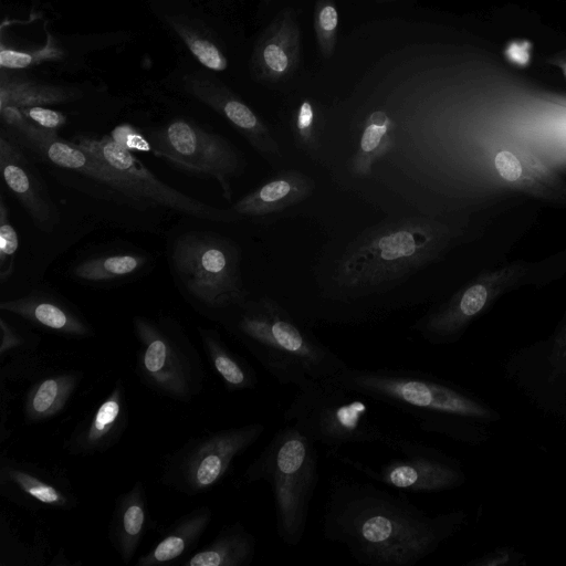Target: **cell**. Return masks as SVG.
<instances>
[{"instance_id": "5", "label": "cell", "mask_w": 566, "mask_h": 566, "mask_svg": "<svg viewBox=\"0 0 566 566\" xmlns=\"http://www.w3.org/2000/svg\"><path fill=\"white\" fill-rule=\"evenodd\" d=\"M318 479L315 443L286 423L274 433L242 474L244 484L259 481L270 484L276 534L290 546H296L303 539Z\"/></svg>"}, {"instance_id": "12", "label": "cell", "mask_w": 566, "mask_h": 566, "mask_svg": "<svg viewBox=\"0 0 566 566\" xmlns=\"http://www.w3.org/2000/svg\"><path fill=\"white\" fill-rule=\"evenodd\" d=\"M504 369L537 410L547 417L566 419V321L552 338L512 354Z\"/></svg>"}, {"instance_id": "24", "label": "cell", "mask_w": 566, "mask_h": 566, "mask_svg": "<svg viewBox=\"0 0 566 566\" xmlns=\"http://www.w3.org/2000/svg\"><path fill=\"white\" fill-rule=\"evenodd\" d=\"M35 154L44 157L55 166L73 170L108 186L134 201L142 200L133 187L119 174L80 148L73 142L63 140L57 136L43 144Z\"/></svg>"}, {"instance_id": "42", "label": "cell", "mask_w": 566, "mask_h": 566, "mask_svg": "<svg viewBox=\"0 0 566 566\" xmlns=\"http://www.w3.org/2000/svg\"><path fill=\"white\" fill-rule=\"evenodd\" d=\"M506 55L514 64L525 66L531 60V45L525 41L512 42L506 49Z\"/></svg>"}, {"instance_id": "9", "label": "cell", "mask_w": 566, "mask_h": 566, "mask_svg": "<svg viewBox=\"0 0 566 566\" xmlns=\"http://www.w3.org/2000/svg\"><path fill=\"white\" fill-rule=\"evenodd\" d=\"M264 431V423L250 422L193 437L165 458L159 481L187 496L205 493L223 480L234 459Z\"/></svg>"}, {"instance_id": "21", "label": "cell", "mask_w": 566, "mask_h": 566, "mask_svg": "<svg viewBox=\"0 0 566 566\" xmlns=\"http://www.w3.org/2000/svg\"><path fill=\"white\" fill-rule=\"evenodd\" d=\"M148 507L144 482L136 481L120 494L108 525V539L123 564L135 556L147 528Z\"/></svg>"}, {"instance_id": "6", "label": "cell", "mask_w": 566, "mask_h": 566, "mask_svg": "<svg viewBox=\"0 0 566 566\" xmlns=\"http://www.w3.org/2000/svg\"><path fill=\"white\" fill-rule=\"evenodd\" d=\"M283 421L314 443L336 451L347 444L389 446L395 434L371 417L367 399L334 378H310L296 387Z\"/></svg>"}, {"instance_id": "27", "label": "cell", "mask_w": 566, "mask_h": 566, "mask_svg": "<svg viewBox=\"0 0 566 566\" xmlns=\"http://www.w3.org/2000/svg\"><path fill=\"white\" fill-rule=\"evenodd\" d=\"M198 333L206 356L227 391L235 392L255 388L258 376L254 368L227 346L218 331L198 327Z\"/></svg>"}, {"instance_id": "29", "label": "cell", "mask_w": 566, "mask_h": 566, "mask_svg": "<svg viewBox=\"0 0 566 566\" xmlns=\"http://www.w3.org/2000/svg\"><path fill=\"white\" fill-rule=\"evenodd\" d=\"M167 21L200 64L218 72L228 67L223 51L203 27L198 25L193 20L178 15L168 17Z\"/></svg>"}, {"instance_id": "11", "label": "cell", "mask_w": 566, "mask_h": 566, "mask_svg": "<svg viewBox=\"0 0 566 566\" xmlns=\"http://www.w3.org/2000/svg\"><path fill=\"white\" fill-rule=\"evenodd\" d=\"M151 150L170 164L213 177L230 201V180L243 169V157L237 147L219 134L210 133L197 124L176 118L151 132Z\"/></svg>"}, {"instance_id": "26", "label": "cell", "mask_w": 566, "mask_h": 566, "mask_svg": "<svg viewBox=\"0 0 566 566\" xmlns=\"http://www.w3.org/2000/svg\"><path fill=\"white\" fill-rule=\"evenodd\" d=\"M83 96L77 87L41 83L1 69L0 109L7 106L25 108L74 102Z\"/></svg>"}, {"instance_id": "8", "label": "cell", "mask_w": 566, "mask_h": 566, "mask_svg": "<svg viewBox=\"0 0 566 566\" xmlns=\"http://www.w3.org/2000/svg\"><path fill=\"white\" fill-rule=\"evenodd\" d=\"M171 258L188 294L203 306L228 310L248 300L240 250L231 240L214 233L187 232L176 240Z\"/></svg>"}, {"instance_id": "15", "label": "cell", "mask_w": 566, "mask_h": 566, "mask_svg": "<svg viewBox=\"0 0 566 566\" xmlns=\"http://www.w3.org/2000/svg\"><path fill=\"white\" fill-rule=\"evenodd\" d=\"M182 82L191 96L224 117L265 160L282 159V149L271 129L227 86L201 74H187Z\"/></svg>"}, {"instance_id": "18", "label": "cell", "mask_w": 566, "mask_h": 566, "mask_svg": "<svg viewBox=\"0 0 566 566\" xmlns=\"http://www.w3.org/2000/svg\"><path fill=\"white\" fill-rule=\"evenodd\" d=\"M294 12L282 11L258 40L251 59L253 76L263 82H280L297 67L301 36Z\"/></svg>"}, {"instance_id": "1", "label": "cell", "mask_w": 566, "mask_h": 566, "mask_svg": "<svg viewBox=\"0 0 566 566\" xmlns=\"http://www.w3.org/2000/svg\"><path fill=\"white\" fill-rule=\"evenodd\" d=\"M458 509L430 514L406 496L370 482L333 479L322 534L368 566H416L468 524Z\"/></svg>"}, {"instance_id": "44", "label": "cell", "mask_w": 566, "mask_h": 566, "mask_svg": "<svg viewBox=\"0 0 566 566\" xmlns=\"http://www.w3.org/2000/svg\"><path fill=\"white\" fill-rule=\"evenodd\" d=\"M266 1H272V0H266Z\"/></svg>"}, {"instance_id": "36", "label": "cell", "mask_w": 566, "mask_h": 566, "mask_svg": "<svg viewBox=\"0 0 566 566\" xmlns=\"http://www.w3.org/2000/svg\"><path fill=\"white\" fill-rule=\"evenodd\" d=\"M0 329L1 359L15 354L35 353L39 347L40 338L36 335L23 332L3 316L0 317Z\"/></svg>"}, {"instance_id": "2", "label": "cell", "mask_w": 566, "mask_h": 566, "mask_svg": "<svg viewBox=\"0 0 566 566\" xmlns=\"http://www.w3.org/2000/svg\"><path fill=\"white\" fill-rule=\"evenodd\" d=\"M333 378L366 399L410 416L422 431L459 443H485L501 420L500 412L475 392L429 371L347 365Z\"/></svg>"}, {"instance_id": "41", "label": "cell", "mask_w": 566, "mask_h": 566, "mask_svg": "<svg viewBox=\"0 0 566 566\" xmlns=\"http://www.w3.org/2000/svg\"><path fill=\"white\" fill-rule=\"evenodd\" d=\"M13 398L14 396L11 394L8 385L0 380V443L11 436L8 422L10 419V402Z\"/></svg>"}, {"instance_id": "17", "label": "cell", "mask_w": 566, "mask_h": 566, "mask_svg": "<svg viewBox=\"0 0 566 566\" xmlns=\"http://www.w3.org/2000/svg\"><path fill=\"white\" fill-rule=\"evenodd\" d=\"M127 423L126 388L118 379L94 411L76 424L63 448L71 455L103 453L118 443Z\"/></svg>"}, {"instance_id": "37", "label": "cell", "mask_w": 566, "mask_h": 566, "mask_svg": "<svg viewBox=\"0 0 566 566\" xmlns=\"http://www.w3.org/2000/svg\"><path fill=\"white\" fill-rule=\"evenodd\" d=\"M527 556L513 546H497L469 559L463 566H525Z\"/></svg>"}, {"instance_id": "7", "label": "cell", "mask_w": 566, "mask_h": 566, "mask_svg": "<svg viewBox=\"0 0 566 566\" xmlns=\"http://www.w3.org/2000/svg\"><path fill=\"white\" fill-rule=\"evenodd\" d=\"M138 340L135 373L139 381L159 396L190 402L206 382L199 352L176 326L136 316L133 321Z\"/></svg>"}, {"instance_id": "38", "label": "cell", "mask_w": 566, "mask_h": 566, "mask_svg": "<svg viewBox=\"0 0 566 566\" xmlns=\"http://www.w3.org/2000/svg\"><path fill=\"white\" fill-rule=\"evenodd\" d=\"M20 109L28 118L43 128L56 130L66 123V116L63 113L44 106H32Z\"/></svg>"}, {"instance_id": "34", "label": "cell", "mask_w": 566, "mask_h": 566, "mask_svg": "<svg viewBox=\"0 0 566 566\" xmlns=\"http://www.w3.org/2000/svg\"><path fill=\"white\" fill-rule=\"evenodd\" d=\"M338 22V11L334 0H317L314 9V29L319 51L326 59L334 54Z\"/></svg>"}, {"instance_id": "13", "label": "cell", "mask_w": 566, "mask_h": 566, "mask_svg": "<svg viewBox=\"0 0 566 566\" xmlns=\"http://www.w3.org/2000/svg\"><path fill=\"white\" fill-rule=\"evenodd\" d=\"M73 143L119 174L143 201L214 222L240 220L231 208L207 205L163 182L132 151L118 145L111 136L95 138L80 135Z\"/></svg>"}, {"instance_id": "25", "label": "cell", "mask_w": 566, "mask_h": 566, "mask_svg": "<svg viewBox=\"0 0 566 566\" xmlns=\"http://www.w3.org/2000/svg\"><path fill=\"white\" fill-rule=\"evenodd\" d=\"M256 552V538L239 521L226 524L203 548L180 562L181 566H249Z\"/></svg>"}, {"instance_id": "32", "label": "cell", "mask_w": 566, "mask_h": 566, "mask_svg": "<svg viewBox=\"0 0 566 566\" xmlns=\"http://www.w3.org/2000/svg\"><path fill=\"white\" fill-rule=\"evenodd\" d=\"M65 51L59 45L55 38L48 33L45 44L35 50H13L3 44L0 50V66L4 70H23L45 62L61 61Z\"/></svg>"}, {"instance_id": "28", "label": "cell", "mask_w": 566, "mask_h": 566, "mask_svg": "<svg viewBox=\"0 0 566 566\" xmlns=\"http://www.w3.org/2000/svg\"><path fill=\"white\" fill-rule=\"evenodd\" d=\"M395 129V122L386 112L378 109L369 114L350 161L356 176L371 174L373 166L394 147Z\"/></svg>"}, {"instance_id": "19", "label": "cell", "mask_w": 566, "mask_h": 566, "mask_svg": "<svg viewBox=\"0 0 566 566\" xmlns=\"http://www.w3.org/2000/svg\"><path fill=\"white\" fill-rule=\"evenodd\" d=\"M314 189L315 181L307 175L297 170H285L243 196L230 208L240 220L265 217L304 201Z\"/></svg>"}, {"instance_id": "14", "label": "cell", "mask_w": 566, "mask_h": 566, "mask_svg": "<svg viewBox=\"0 0 566 566\" xmlns=\"http://www.w3.org/2000/svg\"><path fill=\"white\" fill-rule=\"evenodd\" d=\"M0 495L29 511H69L78 505L70 481L43 465L0 458Z\"/></svg>"}, {"instance_id": "35", "label": "cell", "mask_w": 566, "mask_h": 566, "mask_svg": "<svg viewBox=\"0 0 566 566\" xmlns=\"http://www.w3.org/2000/svg\"><path fill=\"white\" fill-rule=\"evenodd\" d=\"M19 235L10 221L3 196L0 198V282H7L13 272Z\"/></svg>"}, {"instance_id": "40", "label": "cell", "mask_w": 566, "mask_h": 566, "mask_svg": "<svg viewBox=\"0 0 566 566\" xmlns=\"http://www.w3.org/2000/svg\"><path fill=\"white\" fill-rule=\"evenodd\" d=\"M494 164L501 177L506 181H517L522 176V165L518 158L509 150L499 151Z\"/></svg>"}, {"instance_id": "10", "label": "cell", "mask_w": 566, "mask_h": 566, "mask_svg": "<svg viewBox=\"0 0 566 566\" xmlns=\"http://www.w3.org/2000/svg\"><path fill=\"white\" fill-rule=\"evenodd\" d=\"M388 448L401 457L390 459L378 469L336 451H331V454L377 483L400 491L443 492L458 489L467 482L462 463L439 449L396 434Z\"/></svg>"}, {"instance_id": "30", "label": "cell", "mask_w": 566, "mask_h": 566, "mask_svg": "<svg viewBox=\"0 0 566 566\" xmlns=\"http://www.w3.org/2000/svg\"><path fill=\"white\" fill-rule=\"evenodd\" d=\"M145 262V256L134 253L102 255L77 264L74 274L90 282L120 280L135 274Z\"/></svg>"}, {"instance_id": "16", "label": "cell", "mask_w": 566, "mask_h": 566, "mask_svg": "<svg viewBox=\"0 0 566 566\" xmlns=\"http://www.w3.org/2000/svg\"><path fill=\"white\" fill-rule=\"evenodd\" d=\"M0 169L4 184L34 224L42 231H51L59 222L56 207L22 147L4 130L0 135Z\"/></svg>"}, {"instance_id": "39", "label": "cell", "mask_w": 566, "mask_h": 566, "mask_svg": "<svg viewBox=\"0 0 566 566\" xmlns=\"http://www.w3.org/2000/svg\"><path fill=\"white\" fill-rule=\"evenodd\" d=\"M111 137L122 147L129 151H148L151 149L149 140H147L134 127L123 124L117 126L111 134Z\"/></svg>"}, {"instance_id": "20", "label": "cell", "mask_w": 566, "mask_h": 566, "mask_svg": "<svg viewBox=\"0 0 566 566\" xmlns=\"http://www.w3.org/2000/svg\"><path fill=\"white\" fill-rule=\"evenodd\" d=\"M0 310L63 336L86 338L94 335L92 326L82 315L44 294L32 293L23 297L3 301L0 303Z\"/></svg>"}, {"instance_id": "31", "label": "cell", "mask_w": 566, "mask_h": 566, "mask_svg": "<svg viewBox=\"0 0 566 566\" xmlns=\"http://www.w3.org/2000/svg\"><path fill=\"white\" fill-rule=\"evenodd\" d=\"M3 514L0 517V565L41 566L45 563V542H21Z\"/></svg>"}, {"instance_id": "23", "label": "cell", "mask_w": 566, "mask_h": 566, "mask_svg": "<svg viewBox=\"0 0 566 566\" xmlns=\"http://www.w3.org/2000/svg\"><path fill=\"white\" fill-rule=\"evenodd\" d=\"M83 379L80 370L45 373L31 380L23 398V418L34 424L61 413Z\"/></svg>"}, {"instance_id": "22", "label": "cell", "mask_w": 566, "mask_h": 566, "mask_svg": "<svg viewBox=\"0 0 566 566\" xmlns=\"http://www.w3.org/2000/svg\"><path fill=\"white\" fill-rule=\"evenodd\" d=\"M212 517L213 512L209 505H200L184 514L166 530L150 551L137 559L136 565L180 564L195 551Z\"/></svg>"}, {"instance_id": "3", "label": "cell", "mask_w": 566, "mask_h": 566, "mask_svg": "<svg viewBox=\"0 0 566 566\" xmlns=\"http://www.w3.org/2000/svg\"><path fill=\"white\" fill-rule=\"evenodd\" d=\"M447 227L424 217L384 221L363 231L344 250L334 280L355 300L380 293L438 258Z\"/></svg>"}, {"instance_id": "43", "label": "cell", "mask_w": 566, "mask_h": 566, "mask_svg": "<svg viewBox=\"0 0 566 566\" xmlns=\"http://www.w3.org/2000/svg\"><path fill=\"white\" fill-rule=\"evenodd\" d=\"M564 72H565V75H566V66H565V69H564Z\"/></svg>"}, {"instance_id": "4", "label": "cell", "mask_w": 566, "mask_h": 566, "mask_svg": "<svg viewBox=\"0 0 566 566\" xmlns=\"http://www.w3.org/2000/svg\"><path fill=\"white\" fill-rule=\"evenodd\" d=\"M226 325L279 384L335 376L348 364L275 300L263 296L233 307Z\"/></svg>"}, {"instance_id": "33", "label": "cell", "mask_w": 566, "mask_h": 566, "mask_svg": "<svg viewBox=\"0 0 566 566\" xmlns=\"http://www.w3.org/2000/svg\"><path fill=\"white\" fill-rule=\"evenodd\" d=\"M292 129L295 142L306 154L315 156L321 148V124L315 105L303 99L294 112Z\"/></svg>"}]
</instances>
